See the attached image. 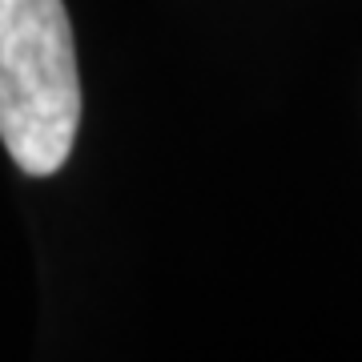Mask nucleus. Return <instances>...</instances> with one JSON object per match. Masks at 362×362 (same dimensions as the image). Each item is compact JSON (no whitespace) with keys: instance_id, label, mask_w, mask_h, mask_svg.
<instances>
[{"instance_id":"obj_1","label":"nucleus","mask_w":362,"mask_h":362,"mask_svg":"<svg viewBox=\"0 0 362 362\" xmlns=\"http://www.w3.org/2000/svg\"><path fill=\"white\" fill-rule=\"evenodd\" d=\"M81 125L77 45L65 0H0V141L28 177L69 161Z\"/></svg>"}]
</instances>
